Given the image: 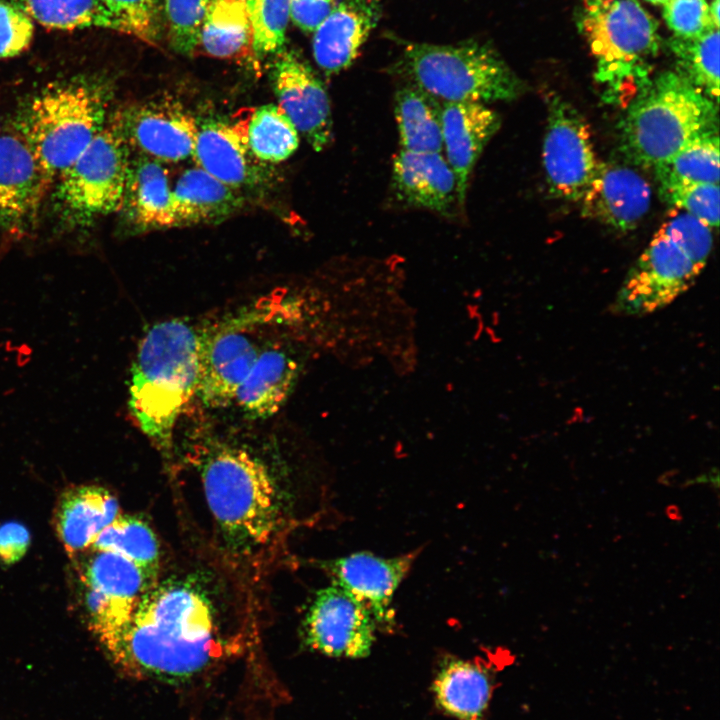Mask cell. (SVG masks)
<instances>
[{
	"label": "cell",
	"mask_w": 720,
	"mask_h": 720,
	"mask_svg": "<svg viewBox=\"0 0 720 720\" xmlns=\"http://www.w3.org/2000/svg\"><path fill=\"white\" fill-rule=\"evenodd\" d=\"M247 572L210 542L161 565L126 624L102 643L122 671L167 683L189 680L236 654L256 631Z\"/></svg>",
	"instance_id": "1"
},
{
	"label": "cell",
	"mask_w": 720,
	"mask_h": 720,
	"mask_svg": "<svg viewBox=\"0 0 720 720\" xmlns=\"http://www.w3.org/2000/svg\"><path fill=\"white\" fill-rule=\"evenodd\" d=\"M195 464L213 528L210 542L256 580L287 555L296 531L323 516L320 482L248 446L208 445Z\"/></svg>",
	"instance_id": "2"
},
{
	"label": "cell",
	"mask_w": 720,
	"mask_h": 720,
	"mask_svg": "<svg viewBox=\"0 0 720 720\" xmlns=\"http://www.w3.org/2000/svg\"><path fill=\"white\" fill-rule=\"evenodd\" d=\"M199 352V334L180 320L157 323L139 343L129 409L143 433L165 454L172 449L179 415L198 393Z\"/></svg>",
	"instance_id": "3"
},
{
	"label": "cell",
	"mask_w": 720,
	"mask_h": 720,
	"mask_svg": "<svg viewBox=\"0 0 720 720\" xmlns=\"http://www.w3.org/2000/svg\"><path fill=\"white\" fill-rule=\"evenodd\" d=\"M717 129L718 103L676 71H664L630 99L619 126L620 149L631 163L655 169Z\"/></svg>",
	"instance_id": "4"
},
{
	"label": "cell",
	"mask_w": 720,
	"mask_h": 720,
	"mask_svg": "<svg viewBox=\"0 0 720 720\" xmlns=\"http://www.w3.org/2000/svg\"><path fill=\"white\" fill-rule=\"evenodd\" d=\"M712 245L710 226L682 210H670L628 271L610 311L643 316L668 306L695 283Z\"/></svg>",
	"instance_id": "5"
},
{
	"label": "cell",
	"mask_w": 720,
	"mask_h": 720,
	"mask_svg": "<svg viewBox=\"0 0 720 720\" xmlns=\"http://www.w3.org/2000/svg\"><path fill=\"white\" fill-rule=\"evenodd\" d=\"M111 96L106 81L79 77L49 85L25 105L18 133L52 182L103 129Z\"/></svg>",
	"instance_id": "6"
},
{
	"label": "cell",
	"mask_w": 720,
	"mask_h": 720,
	"mask_svg": "<svg viewBox=\"0 0 720 720\" xmlns=\"http://www.w3.org/2000/svg\"><path fill=\"white\" fill-rule=\"evenodd\" d=\"M577 18L606 99L633 97L649 80L660 50L657 21L638 0H578Z\"/></svg>",
	"instance_id": "7"
},
{
	"label": "cell",
	"mask_w": 720,
	"mask_h": 720,
	"mask_svg": "<svg viewBox=\"0 0 720 720\" xmlns=\"http://www.w3.org/2000/svg\"><path fill=\"white\" fill-rule=\"evenodd\" d=\"M400 70L415 85L443 102L488 104L519 97L524 85L501 55L487 43L452 45L408 42Z\"/></svg>",
	"instance_id": "8"
},
{
	"label": "cell",
	"mask_w": 720,
	"mask_h": 720,
	"mask_svg": "<svg viewBox=\"0 0 720 720\" xmlns=\"http://www.w3.org/2000/svg\"><path fill=\"white\" fill-rule=\"evenodd\" d=\"M131 149L115 118L56 179V198L65 218L88 225L120 210Z\"/></svg>",
	"instance_id": "9"
},
{
	"label": "cell",
	"mask_w": 720,
	"mask_h": 720,
	"mask_svg": "<svg viewBox=\"0 0 720 720\" xmlns=\"http://www.w3.org/2000/svg\"><path fill=\"white\" fill-rule=\"evenodd\" d=\"M542 162L554 198L581 201L600 161L583 115L559 96L548 101Z\"/></svg>",
	"instance_id": "10"
},
{
	"label": "cell",
	"mask_w": 720,
	"mask_h": 720,
	"mask_svg": "<svg viewBox=\"0 0 720 720\" xmlns=\"http://www.w3.org/2000/svg\"><path fill=\"white\" fill-rule=\"evenodd\" d=\"M371 614L352 596L332 584L318 590L301 623L304 644L329 657H367L376 639Z\"/></svg>",
	"instance_id": "11"
},
{
	"label": "cell",
	"mask_w": 720,
	"mask_h": 720,
	"mask_svg": "<svg viewBox=\"0 0 720 720\" xmlns=\"http://www.w3.org/2000/svg\"><path fill=\"white\" fill-rule=\"evenodd\" d=\"M256 316H239L209 328L200 338L198 394L205 404L223 407L235 400L262 346L253 336Z\"/></svg>",
	"instance_id": "12"
},
{
	"label": "cell",
	"mask_w": 720,
	"mask_h": 720,
	"mask_svg": "<svg viewBox=\"0 0 720 720\" xmlns=\"http://www.w3.org/2000/svg\"><path fill=\"white\" fill-rule=\"evenodd\" d=\"M114 118L130 149L138 154L164 164L193 157L199 123L175 99L166 97L138 103Z\"/></svg>",
	"instance_id": "13"
},
{
	"label": "cell",
	"mask_w": 720,
	"mask_h": 720,
	"mask_svg": "<svg viewBox=\"0 0 720 720\" xmlns=\"http://www.w3.org/2000/svg\"><path fill=\"white\" fill-rule=\"evenodd\" d=\"M270 80L278 106L315 151L333 140L329 96L310 65L294 50L274 55Z\"/></svg>",
	"instance_id": "14"
},
{
	"label": "cell",
	"mask_w": 720,
	"mask_h": 720,
	"mask_svg": "<svg viewBox=\"0 0 720 720\" xmlns=\"http://www.w3.org/2000/svg\"><path fill=\"white\" fill-rule=\"evenodd\" d=\"M418 552L382 557L357 552L320 562L332 580L357 600L373 617L377 628L391 629L395 623L394 595L410 571Z\"/></svg>",
	"instance_id": "15"
},
{
	"label": "cell",
	"mask_w": 720,
	"mask_h": 720,
	"mask_svg": "<svg viewBox=\"0 0 720 720\" xmlns=\"http://www.w3.org/2000/svg\"><path fill=\"white\" fill-rule=\"evenodd\" d=\"M251 109L232 120L209 119L198 126L193 159L197 166L239 189H253L270 184L269 164L259 161L251 152L247 124Z\"/></svg>",
	"instance_id": "16"
},
{
	"label": "cell",
	"mask_w": 720,
	"mask_h": 720,
	"mask_svg": "<svg viewBox=\"0 0 720 720\" xmlns=\"http://www.w3.org/2000/svg\"><path fill=\"white\" fill-rule=\"evenodd\" d=\"M52 181L17 133L0 134V226L10 232L28 228L36 219Z\"/></svg>",
	"instance_id": "17"
},
{
	"label": "cell",
	"mask_w": 720,
	"mask_h": 720,
	"mask_svg": "<svg viewBox=\"0 0 720 720\" xmlns=\"http://www.w3.org/2000/svg\"><path fill=\"white\" fill-rule=\"evenodd\" d=\"M649 183L636 170L599 162L582 202V214L617 231L638 226L651 204Z\"/></svg>",
	"instance_id": "18"
},
{
	"label": "cell",
	"mask_w": 720,
	"mask_h": 720,
	"mask_svg": "<svg viewBox=\"0 0 720 720\" xmlns=\"http://www.w3.org/2000/svg\"><path fill=\"white\" fill-rule=\"evenodd\" d=\"M501 126L499 114L478 102H443L442 145L457 181L458 204L466 199L471 173Z\"/></svg>",
	"instance_id": "19"
},
{
	"label": "cell",
	"mask_w": 720,
	"mask_h": 720,
	"mask_svg": "<svg viewBox=\"0 0 720 720\" xmlns=\"http://www.w3.org/2000/svg\"><path fill=\"white\" fill-rule=\"evenodd\" d=\"M380 16L379 0H339L313 31L317 65L328 75L349 67Z\"/></svg>",
	"instance_id": "20"
},
{
	"label": "cell",
	"mask_w": 720,
	"mask_h": 720,
	"mask_svg": "<svg viewBox=\"0 0 720 720\" xmlns=\"http://www.w3.org/2000/svg\"><path fill=\"white\" fill-rule=\"evenodd\" d=\"M392 188L399 201L444 216L458 204L457 181L441 152L400 149L393 158Z\"/></svg>",
	"instance_id": "21"
},
{
	"label": "cell",
	"mask_w": 720,
	"mask_h": 720,
	"mask_svg": "<svg viewBox=\"0 0 720 720\" xmlns=\"http://www.w3.org/2000/svg\"><path fill=\"white\" fill-rule=\"evenodd\" d=\"M120 514L109 490L81 485L63 493L54 514L55 530L70 558L90 549L97 535Z\"/></svg>",
	"instance_id": "22"
},
{
	"label": "cell",
	"mask_w": 720,
	"mask_h": 720,
	"mask_svg": "<svg viewBox=\"0 0 720 720\" xmlns=\"http://www.w3.org/2000/svg\"><path fill=\"white\" fill-rule=\"evenodd\" d=\"M120 210L136 231L175 227L172 188L164 163L138 153L131 157Z\"/></svg>",
	"instance_id": "23"
},
{
	"label": "cell",
	"mask_w": 720,
	"mask_h": 720,
	"mask_svg": "<svg viewBox=\"0 0 720 720\" xmlns=\"http://www.w3.org/2000/svg\"><path fill=\"white\" fill-rule=\"evenodd\" d=\"M244 205L241 190L221 182L197 165L184 170L172 188L175 227L219 223Z\"/></svg>",
	"instance_id": "24"
},
{
	"label": "cell",
	"mask_w": 720,
	"mask_h": 720,
	"mask_svg": "<svg viewBox=\"0 0 720 720\" xmlns=\"http://www.w3.org/2000/svg\"><path fill=\"white\" fill-rule=\"evenodd\" d=\"M299 369L298 360L284 349L275 346L263 349L234 401L249 416H271L287 399Z\"/></svg>",
	"instance_id": "25"
},
{
	"label": "cell",
	"mask_w": 720,
	"mask_h": 720,
	"mask_svg": "<svg viewBox=\"0 0 720 720\" xmlns=\"http://www.w3.org/2000/svg\"><path fill=\"white\" fill-rule=\"evenodd\" d=\"M492 690L488 670L479 663L458 658L446 661L432 684L439 708L457 720H482Z\"/></svg>",
	"instance_id": "26"
},
{
	"label": "cell",
	"mask_w": 720,
	"mask_h": 720,
	"mask_svg": "<svg viewBox=\"0 0 720 720\" xmlns=\"http://www.w3.org/2000/svg\"><path fill=\"white\" fill-rule=\"evenodd\" d=\"M89 550V554L84 552L75 557L79 558L78 571L83 586L136 608L159 572L141 567L115 552Z\"/></svg>",
	"instance_id": "27"
},
{
	"label": "cell",
	"mask_w": 720,
	"mask_h": 720,
	"mask_svg": "<svg viewBox=\"0 0 720 720\" xmlns=\"http://www.w3.org/2000/svg\"><path fill=\"white\" fill-rule=\"evenodd\" d=\"M440 100L408 83L394 96V116L401 150L436 153L443 150Z\"/></svg>",
	"instance_id": "28"
},
{
	"label": "cell",
	"mask_w": 720,
	"mask_h": 720,
	"mask_svg": "<svg viewBox=\"0 0 720 720\" xmlns=\"http://www.w3.org/2000/svg\"><path fill=\"white\" fill-rule=\"evenodd\" d=\"M198 47L215 58L240 59L247 55L254 58L245 0H210L201 24Z\"/></svg>",
	"instance_id": "29"
},
{
	"label": "cell",
	"mask_w": 720,
	"mask_h": 720,
	"mask_svg": "<svg viewBox=\"0 0 720 720\" xmlns=\"http://www.w3.org/2000/svg\"><path fill=\"white\" fill-rule=\"evenodd\" d=\"M34 22L50 29L100 28L125 33L101 0H11ZM126 34V33H125Z\"/></svg>",
	"instance_id": "30"
},
{
	"label": "cell",
	"mask_w": 720,
	"mask_h": 720,
	"mask_svg": "<svg viewBox=\"0 0 720 720\" xmlns=\"http://www.w3.org/2000/svg\"><path fill=\"white\" fill-rule=\"evenodd\" d=\"M90 549L118 553L153 572H159L162 565L157 535L134 515L120 513L97 535Z\"/></svg>",
	"instance_id": "31"
},
{
	"label": "cell",
	"mask_w": 720,
	"mask_h": 720,
	"mask_svg": "<svg viewBox=\"0 0 720 720\" xmlns=\"http://www.w3.org/2000/svg\"><path fill=\"white\" fill-rule=\"evenodd\" d=\"M247 138L253 155L269 165L288 159L299 146L297 129L275 104L251 109Z\"/></svg>",
	"instance_id": "32"
},
{
	"label": "cell",
	"mask_w": 720,
	"mask_h": 720,
	"mask_svg": "<svg viewBox=\"0 0 720 720\" xmlns=\"http://www.w3.org/2000/svg\"><path fill=\"white\" fill-rule=\"evenodd\" d=\"M676 72L706 96L719 102V29L695 38L673 37L669 42Z\"/></svg>",
	"instance_id": "33"
},
{
	"label": "cell",
	"mask_w": 720,
	"mask_h": 720,
	"mask_svg": "<svg viewBox=\"0 0 720 720\" xmlns=\"http://www.w3.org/2000/svg\"><path fill=\"white\" fill-rule=\"evenodd\" d=\"M654 171L658 181L681 180L719 184L718 129L694 138Z\"/></svg>",
	"instance_id": "34"
},
{
	"label": "cell",
	"mask_w": 720,
	"mask_h": 720,
	"mask_svg": "<svg viewBox=\"0 0 720 720\" xmlns=\"http://www.w3.org/2000/svg\"><path fill=\"white\" fill-rule=\"evenodd\" d=\"M255 61L284 49L290 0H245Z\"/></svg>",
	"instance_id": "35"
},
{
	"label": "cell",
	"mask_w": 720,
	"mask_h": 720,
	"mask_svg": "<svg viewBox=\"0 0 720 720\" xmlns=\"http://www.w3.org/2000/svg\"><path fill=\"white\" fill-rule=\"evenodd\" d=\"M663 201L706 223L712 229L719 223V185L681 180L659 181Z\"/></svg>",
	"instance_id": "36"
},
{
	"label": "cell",
	"mask_w": 720,
	"mask_h": 720,
	"mask_svg": "<svg viewBox=\"0 0 720 720\" xmlns=\"http://www.w3.org/2000/svg\"><path fill=\"white\" fill-rule=\"evenodd\" d=\"M210 0H164L168 34L173 49L191 55L198 48L201 24Z\"/></svg>",
	"instance_id": "37"
},
{
	"label": "cell",
	"mask_w": 720,
	"mask_h": 720,
	"mask_svg": "<svg viewBox=\"0 0 720 720\" xmlns=\"http://www.w3.org/2000/svg\"><path fill=\"white\" fill-rule=\"evenodd\" d=\"M125 33L154 43L159 33L158 0H101Z\"/></svg>",
	"instance_id": "38"
},
{
	"label": "cell",
	"mask_w": 720,
	"mask_h": 720,
	"mask_svg": "<svg viewBox=\"0 0 720 720\" xmlns=\"http://www.w3.org/2000/svg\"><path fill=\"white\" fill-rule=\"evenodd\" d=\"M663 17L669 29L678 38H695L713 29L714 24L707 0H667Z\"/></svg>",
	"instance_id": "39"
},
{
	"label": "cell",
	"mask_w": 720,
	"mask_h": 720,
	"mask_svg": "<svg viewBox=\"0 0 720 720\" xmlns=\"http://www.w3.org/2000/svg\"><path fill=\"white\" fill-rule=\"evenodd\" d=\"M33 19L11 0H0V59L20 55L29 48L35 31Z\"/></svg>",
	"instance_id": "40"
},
{
	"label": "cell",
	"mask_w": 720,
	"mask_h": 720,
	"mask_svg": "<svg viewBox=\"0 0 720 720\" xmlns=\"http://www.w3.org/2000/svg\"><path fill=\"white\" fill-rule=\"evenodd\" d=\"M339 0H290V19L305 32H313Z\"/></svg>",
	"instance_id": "41"
},
{
	"label": "cell",
	"mask_w": 720,
	"mask_h": 720,
	"mask_svg": "<svg viewBox=\"0 0 720 720\" xmlns=\"http://www.w3.org/2000/svg\"><path fill=\"white\" fill-rule=\"evenodd\" d=\"M30 544V533L21 523L10 521L0 525V560L5 564L19 561Z\"/></svg>",
	"instance_id": "42"
},
{
	"label": "cell",
	"mask_w": 720,
	"mask_h": 720,
	"mask_svg": "<svg viewBox=\"0 0 720 720\" xmlns=\"http://www.w3.org/2000/svg\"><path fill=\"white\" fill-rule=\"evenodd\" d=\"M720 0H712L711 3H709L710 13L712 20L716 27L719 28V5Z\"/></svg>",
	"instance_id": "43"
},
{
	"label": "cell",
	"mask_w": 720,
	"mask_h": 720,
	"mask_svg": "<svg viewBox=\"0 0 720 720\" xmlns=\"http://www.w3.org/2000/svg\"><path fill=\"white\" fill-rule=\"evenodd\" d=\"M649 3L655 4V5H663L667 0H646Z\"/></svg>",
	"instance_id": "44"
}]
</instances>
